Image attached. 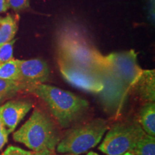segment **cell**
<instances>
[{
  "label": "cell",
  "instance_id": "cell-1",
  "mask_svg": "<svg viewBox=\"0 0 155 155\" xmlns=\"http://www.w3.org/2000/svg\"><path fill=\"white\" fill-rule=\"evenodd\" d=\"M142 70L137 53L130 50L105 55L102 65L96 71L104 86L99 94L101 102L105 111L116 119L121 114L131 87Z\"/></svg>",
  "mask_w": 155,
  "mask_h": 155
},
{
  "label": "cell",
  "instance_id": "cell-2",
  "mask_svg": "<svg viewBox=\"0 0 155 155\" xmlns=\"http://www.w3.org/2000/svg\"><path fill=\"white\" fill-rule=\"evenodd\" d=\"M25 92L41 99L63 128L70 127L88 108L86 100L68 91L45 83L29 86Z\"/></svg>",
  "mask_w": 155,
  "mask_h": 155
},
{
  "label": "cell",
  "instance_id": "cell-3",
  "mask_svg": "<svg viewBox=\"0 0 155 155\" xmlns=\"http://www.w3.org/2000/svg\"><path fill=\"white\" fill-rule=\"evenodd\" d=\"M13 139L32 152L55 154L60 135L51 118L40 108H35L28 121L13 134Z\"/></svg>",
  "mask_w": 155,
  "mask_h": 155
},
{
  "label": "cell",
  "instance_id": "cell-4",
  "mask_svg": "<svg viewBox=\"0 0 155 155\" xmlns=\"http://www.w3.org/2000/svg\"><path fill=\"white\" fill-rule=\"evenodd\" d=\"M58 59L96 71L104 56L85 36L74 28H65L58 37Z\"/></svg>",
  "mask_w": 155,
  "mask_h": 155
},
{
  "label": "cell",
  "instance_id": "cell-5",
  "mask_svg": "<svg viewBox=\"0 0 155 155\" xmlns=\"http://www.w3.org/2000/svg\"><path fill=\"white\" fill-rule=\"evenodd\" d=\"M108 130L106 120L96 119L71 129L56 146L58 153L79 155L99 144Z\"/></svg>",
  "mask_w": 155,
  "mask_h": 155
},
{
  "label": "cell",
  "instance_id": "cell-6",
  "mask_svg": "<svg viewBox=\"0 0 155 155\" xmlns=\"http://www.w3.org/2000/svg\"><path fill=\"white\" fill-rule=\"evenodd\" d=\"M144 133L136 120L117 122L108 130L98 150L106 155H122L130 152Z\"/></svg>",
  "mask_w": 155,
  "mask_h": 155
},
{
  "label": "cell",
  "instance_id": "cell-7",
  "mask_svg": "<svg viewBox=\"0 0 155 155\" xmlns=\"http://www.w3.org/2000/svg\"><path fill=\"white\" fill-rule=\"evenodd\" d=\"M60 71L65 80L86 91L99 94L104 86L96 71L58 59Z\"/></svg>",
  "mask_w": 155,
  "mask_h": 155
},
{
  "label": "cell",
  "instance_id": "cell-8",
  "mask_svg": "<svg viewBox=\"0 0 155 155\" xmlns=\"http://www.w3.org/2000/svg\"><path fill=\"white\" fill-rule=\"evenodd\" d=\"M20 80L28 87L44 83L50 75L48 64L39 58L30 60H18Z\"/></svg>",
  "mask_w": 155,
  "mask_h": 155
},
{
  "label": "cell",
  "instance_id": "cell-9",
  "mask_svg": "<svg viewBox=\"0 0 155 155\" xmlns=\"http://www.w3.org/2000/svg\"><path fill=\"white\" fill-rule=\"evenodd\" d=\"M33 104L27 100H12L0 106V119L8 132H13L24 119Z\"/></svg>",
  "mask_w": 155,
  "mask_h": 155
},
{
  "label": "cell",
  "instance_id": "cell-10",
  "mask_svg": "<svg viewBox=\"0 0 155 155\" xmlns=\"http://www.w3.org/2000/svg\"><path fill=\"white\" fill-rule=\"evenodd\" d=\"M130 92L144 104L154 102L155 71L142 70L140 75L131 87Z\"/></svg>",
  "mask_w": 155,
  "mask_h": 155
},
{
  "label": "cell",
  "instance_id": "cell-11",
  "mask_svg": "<svg viewBox=\"0 0 155 155\" xmlns=\"http://www.w3.org/2000/svg\"><path fill=\"white\" fill-rule=\"evenodd\" d=\"M139 125L147 134L155 136V104L149 102L144 104L139 111L138 120Z\"/></svg>",
  "mask_w": 155,
  "mask_h": 155
},
{
  "label": "cell",
  "instance_id": "cell-12",
  "mask_svg": "<svg viewBox=\"0 0 155 155\" xmlns=\"http://www.w3.org/2000/svg\"><path fill=\"white\" fill-rule=\"evenodd\" d=\"M18 19L11 15L0 17V47L15 38L18 26Z\"/></svg>",
  "mask_w": 155,
  "mask_h": 155
},
{
  "label": "cell",
  "instance_id": "cell-13",
  "mask_svg": "<svg viewBox=\"0 0 155 155\" xmlns=\"http://www.w3.org/2000/svg\"><path fill=\"white\" fill-rule=\"evenodd\" d=\"M27 86L19 81L0 78V104L13 98L21 92H25Z\"/></svg>",
  "mask_w": 155,
  "mask_h": 155
},
{
  "label": "cell",
  "instance_id": "cell-14",
  "mask_svg": "<svg viewBox=\"0 0 155 155\" xmlns=\"http://www.w3.org/2000/svg\"><path fill=\"white\" fill-rule=\"evenodd\" d=\"M129 152L134 155H155V137L144 133Z\"/></svg>",
  "mask_w": 155,
  "mask_h": 155
},
{
  "label": "cell",
  "instance_id": "cell-15",
  "mask_svg": "<svg viewBox=\"0 0 155 155\" xmlns=\"http://www.w3.org/2000/svg\"><path fill=\"white\" fill-rule=\"evenodd\" d=\"M0 78L19 81L20 80L18 60L12 59L0 65Z\"/></svg>",
  "mask_w": 155,
  "mask_h": 155
},
{
  "label": "cell",
  "instance_id": "cell-16",
  "mask_svg": "<svg viewBox=\"0 0 155 155\" xmlns=\"http://www.w3.org/2000/svg\"><path fill=\"white\" fill-rule=\"evenodd\" d=\"M16 40L13 39L0 47V65L7 63L13 58V50Z\"/></svg>",
  "mask_w": 155,
  "mask_h": 155
},
{
  "label": "cell",
  "instance_id": "cell-17",
  "mask_svg": "<svg viewBox=\"0 0 155 155\" xmlns=\"http://www.w3.org/2000/svg\"><path fill=\"white\" fill-rule=\"evenodd\" d=\"M9 8L15 11H20L28 8L30 5L29 0H6Z\"/></svg>",
  "mask_w": 155,
  "mask_h": 155
},
{
  "label": "cell",
  "instance_id": "cell-18",
  "mask_svg": "<svg viewBox=\"0 0 155 155\" xmlns=\"http://www.w3.org/2000/svg\"><path fill=\"white\" fill-rule=\"evenodd\" d=\"M33 153L32 151H26L15 146H9L0 155H31Z\"/></svg>",
  "mask_w": 155,
  "mask_h": 155
},
{
  "label": "cell",
  "instance_id": "cell-19",
  "mask_svg": "<svg viewBox=\"0 0 155 155\" xmlns=\"http://www.w3.org/2000/svg\"><path fill=\"white\" fill-rule=\"evenodd\" d=\"M9 134V133L6 129L5 127L0 129V150L2 149V147L5 146V144L7 143V140H8Z\"/></svg>",
  "mask_w": 155,
  "mask_h": 155
},
{
  "label": "cell",
  "instance_id": "cell-20",
  "mask_svg": "<svg viewBox=\"0 0 155 155\" xmlns=\"http://www.w3.org/2000/svg\"><path fill=\"white\" fill-rule=\"evenodd\" d=\"M9 9V6L7 5L6 0H0V13L5 12Z\"/></svg>",
  "mask_w": 155,
  "mask_h": 155
},
{
  "label": "cell",
  "instance_id": "cell-21",
  "mask_svg": "<svg viewBox=\"0 0 155 155\" xmlns=\"http://www.w3.org/2000/svg\"><path fill=\"white\" fill-rule=\"evenodd\" d=\"M31 155H55V154H40V153L33 152Z\"/></svg>",
  "mask_w": 155,
  "mask_h": 155
},
{
  "label": "cell",
  "instance_id": "cell-22",
  "mask_svg": "<svg viewBox=\"0 0 155 155\" xmlns=\"http://www.w3.org/2000/svg\"><path fill=\"white\" fill-rule=\"evenodd\" d=\"M87 155H99L98 154H97L96 152H90L89 153H88V154Z\"/></svg>",
  "mask_w": 155,
  "mask_h": 155
},
{
  "label": "cell",
  "instance_id": "cell-23",
  "mask_svg": "<svg viewBox=\"0 0 155 155\" xmlns=\"http://www.w3.org/2000/svg\"><path fill=\"white\" fill-rule=\"evenodd\" d=\"M122 155H134V154H131V153H130V152H127V153H125V154H124Z\"/></svg>",
  "mask_w": 155,
  "mask_h": 155
},
{
  "label": "cell",
  "instance_id": "cell-24",
  "mask_svg": "<svg viewBox=\"0 0 155 155\" xmlns=\"http://www.w3.org/2000/svg\"><path fill=\"white\" fill-rule=\"evenodd\" d=\"M68 155H71V154H68Z\"/></svg>",
  "mask_w": 155,
  "mask_h": 155
}]
</instances>
